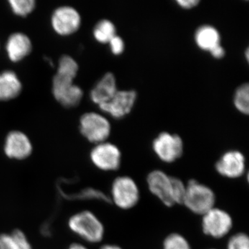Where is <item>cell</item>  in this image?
Listing matches in <instances>:
<instances>
[{
  "label": "cell",
  "mask_w": 249,
  "mask_h": 249,
  "mask_svg": "<svg viewBox=\"0 0 249 249\" xmlns=\"http://www.w3.org/2000/svg\"><path fill=\"white\" fill-rule=\"evenodd\" d=\"M68 227L73 234L88 243H99L104 237V225L91 211H82L73 214L69 219Z\"/></svg>",
  "instance_id": "1"
},
{
  "label": "cell",
  "mask_w": 249,
  "mask_h": 249,
  "mask_svg": "<svg viewBox=\"0 0 249 249\" xmlns=\"http://www.w3.org/2000/svg\"><path fill=\"white\" fill-rule=\"evenodd\" d=\"M216 196L209 186L191 179L186 184L183 204L193 213L203 215L214 207Z\"/></svg>",
  "instance_id": "2"
},
{
  "label": "cell",
  "mask_w": 249,
  "mask_h": 249,
  "mask_svg": "<svg viewBox=\"0 0 249 249\" xmlns=\"http://www.w3.org/2000/svg\"><path fill=\"white\" fill-rule=\"evenodd\" d=\"M78 129L81 135L94 145L107 142L111 132V124L107 117L95 111L82 114Z\"/></svg>",
  "instance_id": "3"
},
{
  "label": "cell",
  "mask_w": 249,
  "mask_h": 249,
  "mask_svg": "<svg viewBox=\"0 0 249 249\" xmlns=\"http://www.w3.org/2000/svg\"><path fill=\"white\" fill-rule=\"evenodd\" d=\"M82 22L81 14L71 5L59 6L51 14V27L60 37H70L76 34L81 27Z\"/></svg>",
  "instance_id": "4"
},
{
  "label": "cell",
  "mask_w": 249,
  "mask_h": 249,
  "mask_svg": "<svg viewBox=\"0 0 249 249\" xmlns=\"http://www.w3.org/2000/svg\"><path fill=\"white\" fill-rule=\"evenodd\" d=\"M109 199L119 209H132L138 204L140 199L139 186L133 178L129 177H118L111 184Z\"/></svg>",
  "instance_id": "5"
},
{
  "label": "cell",
  "mask_w": 249,
  "mask_h": 249,
  "mask_svg": "<svg viewBox=\"0 0 249 249\" xmlns=\"http://www.w3.org/2000/svg\"><path fill=\"white\" fill-rule=\"evenodd\" d=\"M52 92L54 99L67 109L78 107L84 96V91L75 80L55 74L52 79Z\"/></svg>",
  "instance_id": "6"
},
{
  "label": "cell",
  "mask_w": 249,
  "mask_h": 249,
  "mask_svg": "<svg viewBox=\"0 0 249 249\" xmlns=\"http://www.w3.org/2000/svg\"><path fill=\"white\" fill-rule=\"evenodd\" d=\"M121 152L119 147L110 142L96 144L89 152V159L98 169L105 172L115 171L120 168Z\"/></svg>",
  "instance_id": "7"
},
{
  "label": "cell",
  "mask_w": 249,
  "mask_h": 249,
  "mask_svg": "<svg viewBox=\"0 0 249 249\" xmlns=\"http://www.w3.org/2000/svg\"><path fill=\"white\" fill-rule=\"evenodd\" d=\"M152 150L162 161L173 163L183 155L182 139L178 134L160 132L152 142Z\"/></svg>",
  "instance_id": "8"
},
{
  "label": "cell",
  "mask_w": 249,
  "mask_h": 249,
  "mask_svg": "<svg viewBox=\"0 0 249 249\" xmlns=\"http://www.w3.org/2000/svg\"><path fill=\"white\" fill-rule=\"evenodd\" d=\"M202 229L204 234L220 239L231 231L233 222L227 211L214 207L202 215Z\"/></svg>",
  "instance_id": "9"
},
{
  "label": "cell",
  "mask_w": 249,
  "mask_h": 249,
  "mask_svg": "<svg viewBox=\"0 0 249 249\" xmlns=\"http://www.w3.org/2000/svg\"><path fill=\"white\" fill-rule=\"evenodd\" d=\"M3 151L10 160H27L34 151L31 139L25 132L18 129L10 131L5 137Z\"/></svg>",
  "instance_id": "10"
},
{
  "label": "cell",
  "mask_w": 249,
  "mask_h": 249,
  "mask_svg": "<svg viewBox=\"0 0 249 249\" xmlns=\"http://www.w3.org/2000/svg\"><path fill=\"white\" fill-rule=\"evenodd\" d=\"M137 99L134 90H118L110 100L98 107L113 119H121L132 111Z\"/></svg>",
  "instance_id": "11"
},
{
  "label": "cell",
  "mask_w": 249,
  "mask_h": 249,
  "mask_svg": "<svg viewBox=\"0 0 249 249\" xmlns=\"http://www.w3.org/2000/svg\"><path fill=\"white\" fill-rule=\"evenodd\" d=\"M147 184L152 194L160 199L165 206L172 207L175 205L173 200L172 177L168 176L162 170H153L147 175Z\"/></svg>",
  "instance_id": "12"
},
{
  "label": "cell",
  "mask_w": 249,
  "mask_h": 249,
  "mask_svg": "<svg viewBox=\"0 0 249 249\" xmlns=\"http://www.w3.org/2000/svg\"><path fill=\"white\" fill-rule=\"evenodd\" d=\"M4 49L9 61L13 63H19L32 53L34 45L27 34L16 31L10 34L7 37Z\"/></svg>",
  "instance_id": "13"
},
{
  "label": "cell",
  "mask_w": 249,
  "mask_h": 249,
  "mask_svg": "<svg viewBox=\"0 0 249 249\" xmlns=\"http://www.w3.org/2000/svg\"><path fill=\"white\" fill-rule=\"evenodd\" d=\"M221 176L229 178H240L245 173V155L238 150H229L223 154L215 165Z\"/></svg>",
  "instance_id": "14"
},
{
  "label": "cell",
  "mask_w": 249,
  "mask_h": 249,
  "mask_svg": "<svg viewBox=\"0 0 249 249\" xmlns=\"http://www.w3.org/2000/svg\"><path fill=\"white\" fill-rule=\"evenodd\" d=\"M118 90L115 76L111 72H107L90 91V100L94 104L100 106L110 100Z\"/></svg>",
  "instance_id": "15"
},
{
  "label": "cell",
  "mask_w": 249,
  "mask_h": 249,
  "mask_svg": "<svg viewBox=\"0 0 249 249\" xmlns=\"http://www.w3.org/2000/svg\"><path fill=\"white\" fill-rule=\"evenodd\" d=\"M23 91V83L16 71L6 70L0 72V102L17 98Z\"/></svg>",
  "instance_id": "16"
},
{
  "label": "cell",
  "mask_w": 249,
  "mask_h": 249,
  "mask_svg": "<svg viewBox=\"0 0 249 249\" xmlns=\"http://www.w3.org/2000/svg\"><path fill=\"white\" fill-rule=\"evenodd\" d=\"M195 42L198 48L210 52L214 47L221 45V36L215 27L211 25L201 26L195 34Z\"/></svg>",
  "instance_id": "17"
},
{
  "label": "cell",
  "mask_w": 249,
  "mask_h": 249,
  "mask_svg": "<svg viewBox=\"0 0 249 249\" xmlns=\"http://www.w3.org/2000/svg\"><path fill=\"white\" fill-rule=\"evenodd\" d=\"M0 249H33V247L25 233L16 229L0 235Z\"/></svg>",
  "instance_id": "18"
},
{
  "label": "cell",
  "mask_w": 249,
  "mask_h": 249,
  "mask_svg": "<svg viewBox=\"0 0 249 249\" xmlns=\"http://www.w3.org/2000/svg\"><path fill=\"white\" fill-rule=\"evenodd\" d=\"M92 35L94 40L98 43L106 45L109 43L111 39L116 35V28L114 23L109 19H101L95 24Z\"/></svg>",
  "instance_id": "19"
},
{
  "label": "cell",
  "mask_w": 249,
  "mask_h": 249,
  "mask_svg": "<svg viewBox=\"0 0 249 249\" xmlns=\"http://www.w3.org/2000/svg\"><path fill=\"white\" fill-rule=\"evenodd\" d=\"M79 72V65L73 57L63 55L58 60L55 75L63 78L76 80Z\"/></svg>",
  "instance_id": "20"
},
{
  "label": "cell",
  "mask_w": 249,
  "mask_h": 249,
  "mask_svg": "<svg viewBox=\"0 0 249 249\" xmlns=\"http://www.w3.org/2000/svg\"><path fill=\"white\" fill-rule=\"evenodd\" d=\"M7 3L11 13L19 18L28 17L37 7L36 0H9Z\"/></svg>",
  "instance_id": "21"
},
{
  "label": "cell",
  "mask_w": 249,
  "mask_h": 249,
  "mask_svg": "<svg viewBox=\"0 0 249 249\" xmlns=\"http://www.w3.org/2000/svg\"><path fill=\"white\" fill-rule=\"evenodd\" d=\"M233 104L237 111L242 114L248 115L249 113V85L248 83L241 85L235 90L233 96Z\"/></svg>",
  "instance_id": "22"
},
{
  "label": "cell",
  "mask_w": 249,
  "mask_h": 249,
  "mask_svg": "<svg viewBox=\"0 0 249 249\" xmlns=\"http://www.w3.org/2000/svg\"><path fill=\"white\" fill-rule=\"evenodd\" d=\"M163 249H192L186 237L179 233H171L165 237Z\"/></svg>",
  "instance_id": "23"
},
{
  "label": "cell",
  "mask_w": 249,
  "mask_h": 249,
  "mask_svg": "<svg viewBox=\"0 0 249 249\" xmlns=\"http://www.w3.org/2000/svg\"><path fill=\"white\" fill-rule=\"evenodd\" d=\"M227 249H249V236L244 232H238L229 239Z\"/></svg>",
  "instance_id": "24"
},
{
  "label": "cell",
  "mask_w": 249,
  "mask_h": 249,
  "mask_svg": "<svg viewBox=\"0 0 249 249\" xmlns=\"http://www.w3.org/2000/svg\"><path fill=\"white\" fill-rule=\"evenodd\" d=\"M107 45H109V49L113 55H120L124 53V42L122 37L117 34L111 39Z\"/></svg>",
  "instance_id": "25"
},
{
  "label": "cell",
  "mask_w": 249,
  "mask_h": 249,
  "mask_svg": "<svg viewBox=\"0 0 249 249\" xmlns=\"http://www.w3.org/2000/svg\"><path fill=\"white\" fill-rule=\"evenodd\" d=\"M177 4L183 9H191L200 3L198 0H177Z\"/></svg>",
  "instance_id": "26"
},
{
  "label": "cell",
  "mask_w": 249,
  "mask_h": 249,
  "mask_svg": "<svg viewBox=\"0 0 249 249\" xmlns=\"http://www.w3.org/2000/svg\"><path fill=\"white\" fill-rule=\"evenodd\" d=\"M209 53L214 58L221 59L225 55V49L222 45H219L213 49Z\"/></svg>",
  "instance_id": "27"
},
{
  "label": "cell",
  "mask_w": 249,
  "mask_h": 249,
  "mask_svg": "<svg viewBox=\"0 0 249 249\" xmlns=\"http://www.w3.org/2000/svg\"><path fill=\"white\" fill-rule=\"evenodd\" d=\"M67 249H89L86 246L83 245V244L78 243H72Z\"/></svg>",
  "instance_id": "28"
},
{
  "label": "cell",
  "mask_w": 249,
  "mask_h": 249,
  "mask_svg": "<svg viewBox=\"0 0 249 249\" xmlns=\"http://www.w3.org/2000/svg\"><path fill=\"white\" fill-rule=\"evenodd\" d=\"M100 249H123L121 247L114 245H103Z\"/></svg>",
  "instance_id": "29"
},
{
  "label": "cell",
  "mask_w": 249,
  "mask_h": 249,
  "mask_svg": "<svg viewBox=\"0 0 249 249\" xmlns=\"http://www.w3.org/2000/svg\"><path fill=\"white\" fill-rule=\"evenodd\" d=\"M249 49H247V50H246V53H245L246 58H247V60H249Z\"/></svg>",
  "instance_id": "30"
},
{
  "label": "cell",
  "mask_w": 249,
  "mask_h": 249,
  "mask_svg": "<svg viewBox=\"0 0 249 249\" xmlns=\"http://www.w3.org/2000/svg\"><path fill=\"white\" fill-rule=\"evenodd\" d=\"M0 49H1V42H0Z\"/></svg>",
  "instance_id": "31"
},
{
  "label": "cell",
  "mask_w": 249,
  "mask_h": 249,
  "mask_svg": "<svg viewBox=\"0 0 249 249\" xmlns=\"http://www.w3.org/2000/svg\"></svg>",
  "instance_id": "32"
}]
</instances>
